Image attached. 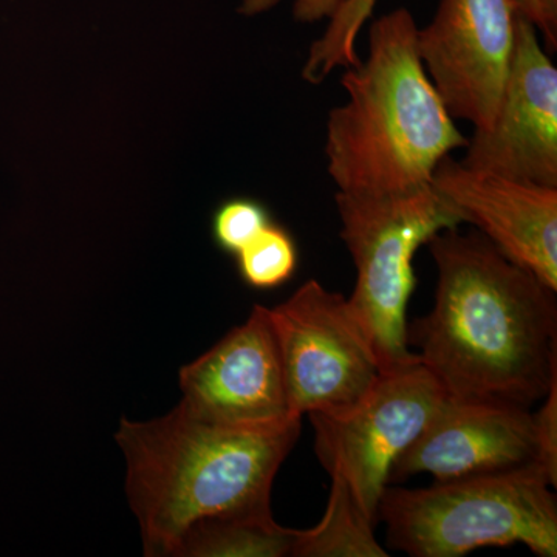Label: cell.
Wrapping results in <instances>:
<instances>
[{
	"instance_id": "obj_1",
	"label": "cell",
	"mask_w": 557,
	"mask_h": 557,
	"mask_svg": "<svg viewBox=\"0 0 557 557\" xmlns=\"http://www.w3.org/2000/svg\"><path fill=\"white\" fill-rule=\"evenodd\" d=\"M431 313L408 325L421 364L446 395L531 409L557 381V300L480 231H440Z\"/></svg>"
},
{
	"instance_id": "obj_2",
	"label": "cell",
	"mask_w": 557,
	"mask_h": 557,
	"mask_svg": "<svg viewBox=\"0 0 557 557\" xmlns=\"http://www.w3.org/2000/svg\"><path fill=\"white\" fill-rule=\"evenodd\" d=\"M300 421L263 431L225 428L180 405L149 421L121 418L115 440L145 555L185 557L205 528L271 518V487Z\"/></svg>"
},
{
	"instance_id": "obj_3",
	"label": "cell",
	"mask_w": 557,
	"mask_h": 557,
	"mask_svg": "<svg viewBox=\"0 0 557 557\" xmlns=\"http://www.w3.org/2000/svg\"><path fill=\"white\" fill-rule=\"evenodd\" d=\"M408 9L373 22L369 57L347 67V101L330 110L325 159L338 193L392 196L431 185L440 161L468 138L429 79Z\"/></svg>"
},
{
	"instance_id": "obj_4",
	"label": "cell",
	"mask_w": 557,
	"mask_h": 557,
	"mask_svg": "<svg viewBox=\"0 0 557 557\" xmlns=\"http://www.w3.org/2000/svg\"><path fill=\"white\" fill-rule=\"evenodd\" d=\"M556 486L536 461L418 490L388 485L379 522L388 547L412 557H460L512 544L556 557Z\"/></svg>"
},
{
	"instance_id": "obj_5",
	"label": "cell",
	"mask_w": 557,
	"mask_h": 557,
	"mask_svg": "<svg viewBox=\"0 0 557 557\" xmlns=\"http://www.w3.org/2000/svg\"><path fill=\"white\" fill-rule=\"evenodd\" d=\"M336 209L357 285L348 302L373 341L381 368L418 361L408 343V304L417 277L413 258L440 231L458 228L463 215L432 185L392 196L336 193Z\"/></svg>"
},
{
	"instance_id": "obj_6",
	"label": "cell",
	"mask_w": 557,
	"mask_h": 557,
	"mask_svg": "<svg viewBox=\"0 0 557 557\" xmlns=\"http://www.w3.org/2000/svg\"><path fill=\"white\" fill-rule=\"evenodd\" d=\"M289 403L299 417H339L357 408L376 381L379 354L347 298L317 278L270 309Z\"/></svg>"
},
{
	"instance_id": "obj_7",
	"label": "cell",
	"mask_w": 557,
	"mask_h": 557,
	"mask_svg": "<svg viewBox=\"0 0 557 557\" xmlns=\"http://www.w3.org/2000/svg\"><path fill=\"white\" fill-rule=\"evenodd\" d=\"M446 392L420 359L386 370L368 397L339 417L309 416L314 453L330 478L350 487L359 507L379 523L388 472L437 412Z\"/></svg>"
},
{
	"instance_id": "obj_8",
	"label": "cell",
	"mask_w": 557,
	"mask_h": 557,
	"mask_svg": "<svg viewBox=\"0 0 557 557\" xmlns=\"http://www.w3.org/2000/svg\"><path fill=\"white\" fill-rule=\"evenodd\" d=\"M518 0H440L418 28L423 67L453 119L486 131L496 120L516 49Z\"/></svg>"
},
{
	"instance_id": "obj_9",
	"label": "cell",
	"mask_w": 557,
	"mask_h": 557,
	"mask_svg": "<svg viewBox=\"0 0 557 557\" xmlns=\"http://www.w3.org/2000/svg\"><path fill=\"white\" fill-rule=\"evenodd\" d=\"M180 406L190 416L234 429H276L302 420L289 403L270 309L252 307L242 325L180 370Z\"/></svg>"
},
{
	"instance_id": "obj_10",
	"label": "cell",
	"mask_w": 557,
	"mask_h": 557,
	"mask_svg": "<svg viewBox=\"0 0 557 557\" xmlns=\"http://www.w3.org/2000/svg\"><path fill=\"white\" fill-rule=\"evenodd\" d=\"M460 161L472 171L557 188V69L522 10L516 49L493 126L474 131Z\"/></svg>"
},
{
	"instance_id": "obj_11",
	"label": "cell",
	"mask_w": 557,
	"mask_h": 557,
	"mask_svg": "<svg viewBox=\"0 0 557 557\" xmlns=\"http://www.w3.org/2000/svg\"><path fill=\"white\" fill-rule=\"evenodd\" d=\"M536 461L533 412L446 395L416 442L399 454L388 485L428 472L435 482L494 474Z\"/></svg>"
},
{
	"instance_id": "obj_12",
	"label": "cell",
	"mask_w": 557,
	"mask_h": 557,
	"mask_svg": "<svg viewBox=\"0 0 557 557\" xmlns=\"http://www.w3.org/2000/svg\"><path fill=\"white\" fill-rule=\"evenodd\" d=\"M431 185L512 262L557 292V188L440 161Z\"/></svg>"
},
{
	"instance_id": "obj_13",
	"label": "cell",
	"mask_w": 557,
	"mask_h": 557,
	"mask_svg": "<svg viewBox=\"0 0 557 557\" xmlns=\"http://www.w3.org/2000/svg\"><path fill=\"white\" fill-rule=\"evenodd\" d=\"M520 10L533 22L549 51L557 49V0H518ZM376 0H344L327 30L311 44L302 69L307 83H324L336 69L359 64L357 39L366 21L375 9Z\"/></svg>"
},
{
	"instance_id": "obj_14",
	"label": "cell",
	"mask_w": 557,
	"mask_h": 557,
	"mask_svg": "<svg viewBox=\"0 0 557 557\" xmlns=\"http://www.w3.org/2000/svg\"><path fill=\"white\" fill-rule=\"evenodd\" d=\"M375 527L347 483L335 475L324 518L310 530H298L292 557H387Z\"/></svg>"
},
{
	"instance_id": "obj_15",
	"label": "cell",
	"mask_w": 557,
	"mask_h": 557,
	"mask_svg": "<svg viewBox=\"0 0 557 557\" xmlns=\"http://www.w3.org/2000/svg\"><path fill=\"white\" fill-rule=\"evenodd\" d=\"M237 271L248 287L273 289L287 284L298 269V248L284 226L270 223L237 252Z\"/></svg>"
},
{
	"instance_id": "obj_16",
	"label": "cell",
	"mask_w": 557,
	"mask_h": 557,
	"mask_svg": "<svg viewBox=\"0 0 557 557\" xmlns=\"http://www.w3.org/2000/svg\"><path fill=\"white\" fill-rule=\"evenodd\" d=\"M270 223H273V219L262 201L233 197L223 200L212 214V239L223 252L236 256Z\"/></svg>"
},
{
	"instance_id": "obj_17",
	"label": "cell",
	"mask_w": 557,
	"mask_h": 557,
	"mask_svg": "<svg viewBox=\"0 0 557 557\" xmlns=\"http://www.w3.org/2000/svg\"><path fill=\"white\" fill-rule=\"evenodd\" d=\"M542 408L533 413L536 463L557 485V381L549 387Z\"/></svg>"
},
{
	"instance_id": "obj_18",
	"label": "cell",
	"mask_w": 557,
	"mask_h": 557,
	"mask_svg": "<svg viewBox=\"0 0 557 557\" xmlns=\"http://www.w3.org/2000/svg\"><path fill=\"white\" fill-rule=\"evenodd\" d=\"M281 2L282 0H242L239 13L242 16H258V14L274 9ZM343 2L344 0H295L293 16L304 24L332 20Z\"/></svg>"
}]
</instances>
